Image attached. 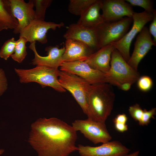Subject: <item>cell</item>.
Here are the masks:
<instances>
[{
	"label": "cell",
	"mask_w": 156,
	"mask_h": 156,
	"mask_svg": "<svg viewBox=\"0 0 156 156\" xmlns=\"http://www.w3.org/2000/svg\"><path fill=\"white\" fill-rule=\"evenodd\" d=\"M128 120V118L126 115L124 114L118 115L113 120L114 123H120L126 124Z\"/></svg>",
	"instance_id": "obj_31"
},
{
	"label": "cell",
	"mask_w": 156,
	"mask_h": 156,
	"mask_svg": "<svg viewBox=\"0 0 156 156\" xmlns=\"http://www.w3.org/2000/svg\"><path fill=\"white\" fill-rule=\"evenodd\" d=\"M139 151H137L131 153L129 154H128L125 156H139Z\"/></svg>",
	"instance_id": "obj_34"
},
{
	"label": "cell",
	"mask_w": 156,
	"mask_h": 156,
	"mask_svg": "<svg viewBox=\"0 0 156 156\" xmlns=\"http://www.w3.org/2000/svg\"><path fill=\"white\" fill-rule=\"evenodd\" d=\"M14 70L21 83L36 82L43 88L49 86L60 92L66 91L59 82L58 78L60 70L58 68L37 65L31 69L15 68Z\"/></svg>",
	"instance_id": "obj_3"
},
{
	"label": "cell",
	"mask_w": 156,
	"mask_h": 156,
	"mask_svg": "<svg viewBox=\"0 0 156 156\" xmlns=\"http://www.w3.org/2000/svg\"><path fill=\"white\" fill-rule=\"evenodd\" d=\"M106 74L108 83L119 88L125 83L132 84L140 77L137 71L132 68L115 48L111 54L110 69Z\"/></svg>",
	"instance_id": "obj_4"
},
{
	"label": "cell",
	"mask_w": 156,
	"mask_h": 156,
	"mask_svg": "<svg viewBox=\"0 0 156 156\" xmlns=\"http://www.w3.org/2000/svg\"><path fill=\"white\" fill-rule=\"evenodd\" d=\"M60 70L75 74L90 84L108 83L106 73L92 68L85 61L63 62Z\"/></svg>",
	"instance_id": "obj_9"
},
{
	"label": "cell",
	"mask_w": 156,
	"mask_h": 156,
	"mask_svg": "<svg viewBox=\"0 0 156 156\" xmlns=\"http://www.w3.org/2000/svg\"><path fill=\"white\" fill-rule=\"evenodd\" d=\"M64 27V24L62 22L57 23L34 19L20 32L19 36L24 38L27 42L30 43L37 41L44 44L48 41L47 33L49 30H55L57 28H60Z\"/></svg>",
	"instance_id": "obj_10"
},
{
	"label": "cell",
	"mask_w": 156,
	"mask_h": 156,
	"mask_svg": "<svg viewBox=\"0 0 156 156\" xmlns=\"http://www.w3.org/2000/svg\"><path fill=\"white\" fill-rule=\"evenodd\" d=\"M132 85L130 83H125L121 84L119 88L123 91H127L130 89Z\"/></svg>",
	"instance_id": "obj_33"
},
{
	"label": "cell",
	"mask_w": 156,
	"mask_h": 156,
	"mask_svg": "<svg viewBox=\"0 0 156 156\" xmlns=\"http://www.w3.org/2000/svg\"><path fill=\"white\" fill-rule=\"evenodd\" d=\"M58 80L61 86L71 94L83 113L87 115L88 96L91 84L75 74L61 71Z\"/></svg>",
	"instance_id": "obj_6"
},
{
	"label": "cell",
	"mask_w": 156,
	"mask_h": 156,
	"mask_svg": "<svg viewBox=\"0 0 156 156\" xmlns=\"http://www.w3.org/2000/svg\"><path fill=\"white\" fill-rule=\"evenodd\" d=\"M114 126L116 129L120 132H123L127 130L128 127L126 124L120 123H114Z\"/></svg>",
	"instance_id": "obj_32"
},
{
	"label": "cell",
	"mask_w": 156,
	"mask_h": 156,
	"mask_svg": "<svg viewBox=\"0 0 156 156\" xmlns=\"http://www.w3.org/2000/svg\"><path fill=\"white\" fill-rule=\"evenodd\" d=\"M114 49L111 44L103 47L91 54L85 62L92 68L106 73L110 68L111 54Z\"/></svg>",
	"instance_id": "obj_18"
},
{
	"label": "cell",
	"mask_w": 156,
	"mask_h": 156,
	"mask_svg": "<svg viewBox=\"0 0 156 156\" xmlns=\"http://www.w3.org/2000/svg\"><path fill=\"white\" fill-rule=\"evenodd\" d=\"M137 82L138 88L141 91L143 92L149 91L152 88L153 84L151 78L146 75L140 77Z\"/></svg>",
	"instance_id": "obj_26"
},
{
	"label": "cell",
	"mask_w": 156,
	"mask_h": 156,
	"mask_svg": "<svg viewBox=\"0 0 156 156\" xmlns=\"http://www.w3.org/2000/svg\"><path fill=\"white\" fill-rule=\"evenodd\" d=\"M8 81L3 70L0 68V96L8 88Z\"/></svg>",
	"instance_id": "obj_29"
},
{
	"label": "cell",
	"mask_w": 156,
	"mask_h": 156,
	"mask_svg": "<svg viewBox=\"0 0 156 156\" xmlns=\"http://www.w3.org/2000/svg\"><path fill=\"white\" fill-rule=\"evenodd\" d=\"M131 6H138L143 8L145 12L154 13L156 12L153 8V3L150 0H126Z\"/></svg>",
	"instance_id": "obj_25"
},
{
	"label": "cell",
	"mask_w": 156,
	"mask_h": 156,
	"mask_svg": "<svg viewBox=\"0 0 156 156\" xmlns=\"http://www.w3.org/2000/svg\"><path fill=\"white\" fill-rule=\"evenodd\" d=\"M11 10L17 20L18 25L13 30L15 34L20 32L30 22L34 20L35 10L33 0L26 3L23 0H9Z\"/></svg>",
	"instance_id": "obj_13"
},
{
	"label": "cell",
	"mask_w": 156,
	"mask_h": 156,
	"mask_svg": "<svg viewBox=\"0 0 156 156\" xmlns=\"http://www.w3.org/2000/svg\"><path fill=\"white\" fill-rule=\"evenodd\" d=\"M101 10L104 22L114 21L125 16L132 17V6L124 0H101Z\"/></svg>",
	"instance_id": "obj_12"
},
{
	"label": "cell",
	"mask_w": 156,
	"mask_h": 156,
	"mask_svg": "<svg viewBox=\"0 0 156 156\" xmlns=\"http://www.w3.org/2000/svg\"><path fill=\"white\" fill-rule=\"evenodd\" d=\"M155 13L153 14L145 11L141 12H134L132 17L133 25L131 29L120 40L110 44L127 62L130 57V49L132 41L145 25L153 20Z\"/></svg>",
	"instance_id": "obj_7"
},
{
	"label": "cell",
	"mask_w": 156,
	"mask_h": 156,
	"mask_svg": "<svg viewBox=\"0 0 156 156\" xmlns=\"http://www.w3.org/2000/svg\"><path fill=\"white\" fill-rule=\"evenodd\" d=\"M77 148L81 156H125L130 151L116 140L108 141L94 147L80 144Z\"/></svg>",
	"instance_id": "obj_11"
},
{
	"label": "cell",
	"mask_w": 156,
	"mask_h": 156,
	"mask_svg": "<svg viewBox=\"0 0 156 156\" xmlns=\"http://www.w3.org/2000/svg\"><path fill=\"white\" fill-rule=\"evenodd\" d=\"M156 114V108H152L149 110L146 109L143 110L142 117L138 122L139 124L141 126L147 125L150 122L151 118H154V115Z\"/></svg>",
	"instance_id": "obj_27"
},
{
	"label": "cell",
	"mask_w": 156,
	"mask_h": 156,
	"mask_svg": "<svg viewBox=\"0 0 156 156\" xmlns=\"http://www.w3.org/2000/svg\"><path fill=\"white\" fill-rule=\"evenodd\" d=\"M97 0H70L68 6L71 14L80 16Z\"/></svg>",
	"instance_id": "obj_21"
},
{
	"label": "cell",
	"mask_w": 156,
	"mask_h": 156,
	"mask_svg": "<svg viewBox=\"0 0 156 156\" xmlns=\"http://www.w3.org/2000/svg\"><path fill=\"white\" fill-rule=\"evenodd\" d=\"M63 36L66 39L81 41L88 46L95 52L100 49L95 28L84 27L77 23L70 25Z\"/></svg>",
	"instance_id": "obj_14"
},
{
	"label": "cell",
	"mask_w": 156,
	"mask_h": 156,
	"mask_svg": "<svg viewBox=\"0 0 156 156\" xmlns=\"http://www.w3.org/2000/svg\"><path fill=\"white\" fill-rule=\"evenodd\" d=\"M17 20L12 14L8 0H0V31L4 29H15Z\"/></svg>",
	"instance_id": "obj_20"
},
{
	"label": "cell",
	"mask_w": 156,
	"mask_h": 156,
	"mask_svg": "<svg viewBox=\"0 0 156 156\" xmlns=\"http://www.w3.org/2000/svg\"><path fill=\"white\" fill-rule=\"evenodd\" d=\"M101 0H97L80 16L77 23L89 28H96L104 22L100 11L101 8Z\"/></svg>",
	"instance_id": "obj_19"
},
{
	"label": "cell",
	"mask_w": 156,
	"mask_h": 156,
	"mask_svg": "<svg viewBox=\"0 0 156 156\" xmlns=\"http://www.w3.org/2000/svg\"><path fill=\"white\" fill-rule=\"evenodd\" d=\"M72 126L76 131H79L94 144L103 143L109 141L112 138L104 122L88 118L75 120L72 123Z\"/></svg>",
	"instance_id": "obj_8"
},
{
	"label": "cell",
	"mask_w": 156,
	"mask_h": 156,
	"mask_svg": "<svg viewBox=\"0 0 156 156\" xmlns=\"http://www.w3.org/2000/svg\"><path fill=\"white\" fill-rule=\"evenodd\" d=\"M129 112L131 117L135 121L139 122L142 117L143 110L139 104L136 103L129 107Z\"/></svg>",
	"instance_id": "obj_28"
},
{
	"label": "cell",
	"mask_w": 156,
	"mask_h": 156,
	"mask_svg": "<svg viewBox=\"0 0 156 156\" xmlns=\"http://www.w3.org/2000/svg\"><path fill=\"white\" fill-rule=\"evenodd\" d=\"M115 95L107 83L90 86L88 96V118L105 123L113 108Z\"/></svg>",
	"instance_id": "obj_2"
},
{
	"label": "cell",
	"mask_w": 156,
	"mask_h": 156,
	"mask_svg": "<svg viewBox=\"0 0 156 156\" xmlns=\"http://www.w3.org/2000/svg\"><path fill=\"white\" fill-rule=\"evenodd\" d=\"M16 41L13 37L6 41L2 46L0 51V57L5 60L14 53Z\"/></svg>",
	"instance_id": "obj_24"
},
{
	"label": "cell",
	"mask_w": 156,
	"mask_h": 156,
	"mask_svg": "<svg viewBox=\"0 0 156 156\" xmlns=\"http://www.w3.org/2000/svg\"><path fill=\"white\" fill-rule=\"evenodd\" d=\"M27 42L26 39L21 36H19V38L16 41L14 52L11 57L18 63H21L27 55V47L25 45Z\"/></svg>",
	"instance_id": "obj_22"
},
{
	"label": "cell",
	"mask_w": 156,
	"mask_h": 156,
	"mask_svg": "<svg viewBox=\"0 0 156 156\" xmlns=\"http://www.w3.org/2000/svg\"><path fill=\"white\" fill-rule=\"evenodd\" d=\"M36 42L31 43L29 48L34 52V58L32 60L34 65H41L53 68H58L63 62L62 56L65 50L64 46L59 48L58 45L49 46L45 49L47 55L42 56L38 53L36 47Z\"/></svg>",
	"instance_id": "obj_16"
},
{
	"label": "cell",
	"mask_w": 156,
	"mask_h": 156,
	"mask_svg": "<svg viewBox=\"0 0 156 156\" xmlns=\"http://www.w3.org/2000/svg\"><path fill=\"white\" fill-rule=\"evenodd\" d=\"M63 62L85 61L95 52L86 44L76 40L66 39Z\"/></svg>",
	"instance_id": "obj_17"
},
{
	"label": "cell",
	"mask_w": 156,
	"mask_h": 156,
	"mask_svg": "<svg viewBox=\"0 0 156 156\" xmlns=\"http://www.w3.org/2000/svg\"><path fill=\"white\" fill-rule=\"evenodd\" d=\"M153 45L155 46L149 29L144 26L137 37L132 54L127 62L128 64L137 71L140 62Z\"/></svg>",
	"instance_id": "obj_15"
},
{
	"label": "cell",
	"mask_w": 156,
	"mask_h": 156,
	"mask_svg": "<svg viewBox=\"0 0 156 156\" xmlns=\"http://www.w3.org/2000/svg\"><path fill=\"white\" fill-rule=\"evenodd\" d=\"M77 131L56 118H40L32 123L28 142L38 156H68L77 150Z\"/></svg>",
	"instance_id": "obj_1"
},
{
	"label": "cell",
	"mask_w": 156,
	"mask_h": 156,
	"mask_svg": "<svg viewBox=\"0 0 156 156\" xmlns=\"http://www.w3.org/2000/svg\"><path fill=\"white\" fill-rule=\"evenodd\" d=\"M34 6L36 8L35 10V20H44L47 9L51 4L52 0H33Z\"/></svg>",
	"instance_id": "obj_23"
},
{
	"label": "cell",
	"mask_w": 156,
	"mask_h": 156,
	"mask_svg": "<svg viewBox=\"0 0 156 156\" xmlns=\"http://www.w3.org/2000/svg\"><path fill=\"white\" fill-rule=\"evenodd\" d=\"M150 25L149 32L153 38V41L155 46L156 45V12L154 14V18Z\"/></svg>",
	"instance_id": "obj_30"
},
{
	"label": "cell",
	"mask_w": 156,
	"mask_h": 156,
	"mask_svg": "<svg viewBox=\"0 0 156 156\" xmlns=\"http://www.w3.org/2000/svg\"><path fill=\"white\" fill-rule=\"evenodd\" d=\"M4 151L5 150L3 149H0V155L3 154L4 153Z\"/></svg>",
	"instance_id": "obj_35"
},
{
	"label": "cell",
	"mask_w": 156,
	"mask_h": 156,
	"mask_svg": "<svg viewBox=\"0 0 156 156\" xmlns=\"http://www.w3.org/2000/svg\"><path fill=\"white\" fill-rule=\"evenodd\" d=\"M133 21L132 17H125L99 25L95 28L99 48L121 39L127 33Z\"/></svg>",
	"instance_id": "obj_5"
}]
</instances>
